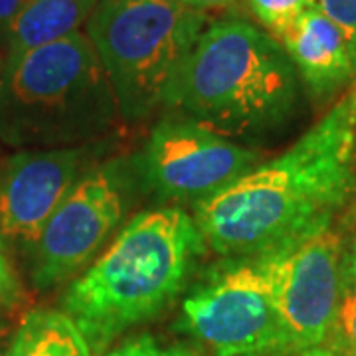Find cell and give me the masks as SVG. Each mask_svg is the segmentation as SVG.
Returning a JSON list of instances; mask_svg holds the SVG:
<instances>
[{"instance_id":"obj_1","label":"cell","mask_w":356,"mask_h":356,"mask_svg":"<svg viewBox=\"0 0 356 356\" xmlns=\"http://www.w3.org/2000/svg\"><path fill=\"white\" fill-rule=\"evenodd\" d=\"M356 192V77L285 153L194 206L206 245L226 257L289 250L325 229Z\"/></svg>"},{"instance_id":"obj_2","label":"cell","mask_w":356,"mask_h":356,"mask_svg":"<svg viewBox=\"0 0 356 356\" xmlns=\"http://www.w3.org/2000/svg\"><path fill=\"white\" fill-rule=\"evenodd\" d=\"M206 240L182 208L145 210L77 277L62 299L64 313L99 353L119 332L170 303L204 254Z\"/></svg>"},{"instance_id":"obj_3","label":"cell","mask_w":356,"mask_h":356,"mask_svg":"<svg viewBox=\"0 0 356 356\" xmlns=\"http://www.w3.org/2000/svg\"><path fill=\"white\" fill-rule=\"evenodd\" d=\"M297 99V72L277 38L245 20L206 26L166 91L165 105L226 137L281 125Z\"/></svg>"},{"instance_id":"obj_4","label":"cell","mask_w":356,"mask_h":356,"mask_svg":"<svg viewBox=\"0 0 356 356\" xmlns=\"http://www.w3.org/2000/svg\"><path fill=\"white\" fill-rule=\"evenodd\" d=\"M119 117L86 32L26 51L0 70V140L14 149H70L103 137Z\"/></svg>"},{"instance_id":"obj_5","label":"cell","mask_w":356,"mask_h":356,"mask_svg":"<svg viewBox=\"0 0 356 356\" xmlns=\"http://www.w3.org/2000/svg\"><path fill=\"white\" fill-rule=\"evenodd\" d=\"M208 18L177 0H99L88 38L113 89L119 115L145 119L165 105L168 86L206 30Z\"/></svg>"},{"instance_id":"obj_6","label":"cell","mask_w":356,"mask_h":356,"mask_svg":"<svg viewBox=\"0 0 356 356\" xmlns=\"http://www.w3.org/2000/svg\"><path fill=\"white\" fill-rule=\"evenodd\" d=\"M184 327L216 356L287 355L273 254L232 257L184 299Z\"/></svg>"},{"instance_id":"obj_7","label":"cell","mask_w":356,"mask_h":356,"mask_svg":"<svg viewBox=\"0 0 356 356\" xmlns=\"http://www.w3.org/2000/svg\"><path fill=\"white\" fill-rule=\"evenodd\" d=\"M257 154L184 115L156 123L140 154V175L161 200L202 202L252 170Z\"/></svg>"},{"instance_id":"obj_8","label":"cell","mask_w":356,"mask_h":356,"mask_svg":"<svg viewBox=\"0 0 356 356\" xmlns=\"http://www.w3.org/2000/svg\"><path fill=\"white\" fill-rule=\"evenodd\" d=\"M125 188L117 163L79 177L54 210L28 259L36 287L50 289L88 266L123 220Z\"/></svg>"},{"instance_id":"obj_9","label":"cell","mask_w":356,"mask_h":356,"mask_svg":"<svg viewBox=\"0 0 356 356\" xmlns=\"http://www.w3.org/2000/svg\"><path fill=\"white\" fill-rule=\"evenodd\" d=\"M273 280L287 355L323 346L344 289L343 232L329 228L273 252Z\"/></svg>"},{"instance_id":"obj_10","label":"cell","mask_w":356,"mask_h":356,"mask_svg":"<svg viewBox=\"0 0 356 356\" xmlns=\"http://www.w3.org/2000/svg\"><path fill=\"white\" fill-rule=\"evenodd\" d=\"M83 147L26 149L0 165V248L30 259L54 210L81 177Z\"/></svg>"},{"instance_id":"obj_11","label":"cell","mask_w":356,"mask_h":356,"mask_svg":"<svg viewBox=\"0 0 356 356\" xmlns=\"http://www.w3.org/2000/svg\"><path fill=\"white\" fill-rule=\"evenodd\" d=\"M280 40L317 99L346 89L356 77V54L343 30L311 4Z\"/></svg>"},{"instance_id":"obj_12","label":"cell","mask_w":356,"mask_h":356,"mask_svg":"<svg viewBox=\"0 0 356 356\" xmlns=\"http://www.w3.org/2000/svg\"><path fill=\"white\" fill-rule=\"evenodd\" d=\"M99 0H28L4 38V62L65 38L86 24Z\"/></svg>"},{"instance_id":"obj_13","label":"cell","mask_w":356,"mask_h":356,"mask_svg":"<svg viewBox=\"0 0 356 356\" xmlns=\"http://www.w3.org/2000/svg\"><path fill=\"white\" fill-rule=\"evenodd\" d=\"M4 356H93L86 337L64 311L26 313Z\"/></svg>"},{"instance_id":"obj_14","label":"cell","mask_w":356,"mask_h":356,"mask_svg":"<svg viewBox=\"0 0 356 356\" xmlns=\"http://www.w3.org/2000/svg\"><path fill=\"white\" fill-rule=\"evenodd\" d=\"M325 343H329V348L341 356H356V285L346 280L331 332Z\"/></svg>"},{"instance_id":"obj_15","label":"cell","mask_w":356,"mask_h":356,"mask_svg":"<svg viewBox=\"0 0 356 356\" xmlns=\"http://www.w3.org/2000/svg\"><path fill=\"white\" fill-rule=\"evenodd\" d=\"M257 22L273 38H281L305 13L309 0H248Z\"/></svg>"},{"instance_id":"obj_16","label":"cell","mask_w":356,"mask_h":356,"mask_svg":"<svg viewBox=\"0 0 356 356\" xmlns=\"http://www.w3.org/2000/svg\"><path fill=\"white\" fill-rule=\"evenodd\" d=\"M309 4L331 18L343 30L356 54V0H309Z\"/></svg>"},{"instance_id":"obj_17","label":"cell","mask_w":356,"mask_h":356,"mask_svg":"<svg viewBox=\"0 0 356 356\" xmlns=\"http://www.w3.org/2000/svg\"><path fill=\"white\" fill-rule=\"evenodd\" d=\"M107 356H196L191 350L177 346V344H163L154 337L143 334L137 339H131L119 348L111 350Z\"/></svg>"},{"instance_id":"obj_18","label":"cell","mask_w":356,"mask_h":356,"mask_svg":"<svg viewBox=\"0 0 356 356\" xmlns=\"http://www.w3.org/2000/svg\"><path fill=\"white\" fill-rule=\"evenodd\" d=\"M18 299H20V283L8 255L0 248V315L13 309L18 303Z\"/></svg>"},{"instance_id":"obj_19","label":"cell","mask_w":356,"mask_h":356,"mask_svg":"<svg viewBox=\"0 0 356 356\" xmlns=\"http://www.w3.org/2000/svg\"><path fill=\"white\" fill-rule=\"evenodd\" d=\"M28 0H0V38H6L16 16L24 8Z\"/></svg>"},{"instance_id":"obj_20","label":"cell","mask_w":356,"mask_h":356,"mask_svg":"<svg viewBox=\"0 0 356 356\" xmlns=\"http://www.w3.org/2000/svg\"><path fill=\"white\" fill-rule=\"evenodd\" d=\"M180 4L194 8V10H214V8H226L236 4L238 0H177Z\"/></svg>"},{"instance_id":"obj_21","label":"cell","mask_w":356,"mask_h":356,"mask_svg":"<svg viewBox=\"0 0 356 356\" xmlns=\"http://www.w3.org/2000/svg\"><path fill=\"white\" fill-rule=\"evenodd\" d=\"M341 226H343L344 232H355L356 234V192H355V196L350 198L348 206L343 210ZM343 229H341V232H343Z\"/></svg>"},{"instance_id":"obj_22","label":"cell","mask_w":356,"mask_h":356,"mask_svg":"<svg viewBox=\"0 0 356 356\" xmlns=\"http://www.w3.org/2000/svg\"><path fill=\"white\" fill-rule=\"evenodd\" d=\"M344 273H346V277L344 280L348 281V283H353L356 285V240L353 243V248H350V254L344 257Z\"/></svg>"},{"instance_id":"obj_23","label":"cell","mask_w":356,"mask_h":356,"mask_svg":"<svg viewBox=\"0 0 356 356\" xmlns=\"http://www.w3.org/2000/svg\"><path fill=\"white\" fill-rule=\"evenodd\" d=\"M299 356H341L339 353H334L329 346H315V348H309V350H303L299 353Z\"/></svg>"},{"instance_id":"obj_24","label":"cell","mask_w":356,"mask_h":356,"mask_svg":"<svg viewBox=\"0 0 356 356\" xmlns=\"http://www.w3.org/2000/svg\"><path fill=\"white\" fill-rule=\"evenodd\" d=\"M0 44H4V40H2V38H0ZM0 48H2V46H0ZM2 62H4V58L0 56V64H2Z\"/></svg>"},{"instance_id":"obj_25","label":"cell","mask_w":356,"mask_h":356,"mask_svg":"<svg viewBox=\"0 0 356 356\" xmlns=\"http://www.w3.org/2000/svg\"><path fill=\"white\" fill-rule=\"evenodd\" d=\"M248 356H264V355H248Z\"/></svg>"},{"instance_id":"obj_26","label":"cell","mask_w":356,"mask_h":356,"mask_svg":"<svg viewBox=\"0 0 356 356\" xmlns=\"http://www.w3.org/2000/svg\"><path fill=\"white\" fill-rule=\"evenodd\" d=\"M0 332H2V325H0Z\"/></svg>"},{"instance_id":"obj_27","label":"cell","mask_w":356,"mask_h":356,"mask_svg":"<svg viewBox=\"0 0 356 356\" xmlns=\"http://www.w3.org/2000/svg\"><path fill=\"white\" fill-rule=\"evenodd\" d=\"M0 70H2V64H0Z\"/></svg>"}]
</instances>
